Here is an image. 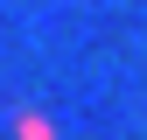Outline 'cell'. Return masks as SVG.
Returning <instances> with one entry per match:
<instances>
[{
    "label": "cell",
    "instance_id": "cell-1",
    "mask_svg": "<svg viewBox=\"0 0 147 140\" xmlns=\"http://www.w3.org/2000/svg\"><path fill=\"white\" fill-rule=\"evenodd\" d=\"M14 140H56V119L49 112H21L14 119Z\"/></svg>",
    "mask_w": 147,
    "mask_h": 140
}]
</instances>
